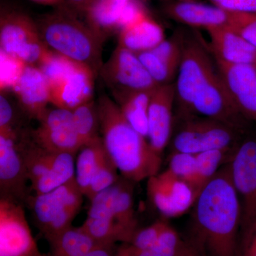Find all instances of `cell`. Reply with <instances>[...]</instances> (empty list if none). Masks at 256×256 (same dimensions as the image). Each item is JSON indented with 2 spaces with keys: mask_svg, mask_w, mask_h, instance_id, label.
Masks as SVG:
<instances>
[{
  "mask_svg": "<svg viewBox=\"0 0 256 256\" xmlns=\"http://www.w3.org/2000/svg\"><path fill=\"white\" fill-rule=\"evenodd\" d=\"M228 163L204 188L194 204L190 244L200 256H236L242 204Z\"/></svg>",
  "mask_w": 256,
  "mask_h": 256,
  "instance_id": "cell-1",
  "label": "cell"
},
{
  "mask_svg": "<svg viewBox=\"0 0 256 256\" xmlns=\"http://www.w3.org/2000/svg\"><path fill=\"white\" fill-rule=\"evenodd\" d=\"M96 104L104 148L121 176L139 182L158 174L162 156L126 120L118 105L106 95Z\"/></svg>",
  "mask_w": 256,
  "mask_h": 256,
  "instance_id": "cell-2",
  "label": "cell"
},
{
  "mask_svg": "<svg viewBox=\"0 0 256 256\" xmlns=\"http://www.w3.org/2000/svg\"><path fill=\"white\" fill-rule=\"evenodd\" d=\"M58 9L36 21L40 36L48 50L82 64L98 76L105 40L78 15L60 4Z\"/></svg>",
  "mask_w": 256,
  "mask_h": 256,
  "instance_id": "cell-3",
  "label": "cell"
},
{
  "mask_svg": "<svg viewBox=\"0 0 256 256\" xmlns=\"http://www.w3.org/2000/svg\"><path fill=\"white\" fill-rule=\"evenodd\" d=\"M82 194L76 178L53 191L28 198L37 227L48 242L72 226Z\"/></svg>",
  "mask_w": 256,
  "mask_h": 256,
  "instance_id": "cell-4",
  "label": "cell"
},
{
  "mask_svg": "<svg viewBox=\"0 0 256 256\" xmlns=\"http://www.w3.org/2000/svg\"><path fill=\"white\" fill-rule=\"evenodd\" d=\"M217 72L207 48L196 40L183 42L182 56L175 86V101L184 118L192 114V105L202 88Z\"/></svg>",
  "mask_w": 256,
  "mask_h": 256,
  "instance_id": "cell-5",
  "label": "cell"
},
{
  "mask_svg": "<svg viewBox=\"0 0 256 256\" xmlns=\"http://www.w3.org/2000/svg\"><path fill=\"white\" fill-rule=\"evenodd\" d=\"M98 75L117 104L133 92L153 90L160 86L152 78L137 54L118 45L102 64Z\"/></svg>",
  "mask_w": 256,
  "mask_h": 256,
  "instance_id": "cell-6",
  "label": "cell"
},
{
  "mask_svg": "<svg viewBox=\"0 0 256 256\" xmlns=\"http://www.w3.org/2000/svg\"><path fill=\"white\" fill-rule=\"evenodd\" d=\"M242 131L208 118H186L173 140V152L198 154L238 146Z\"/></svg>",
  "mask_w": 256,
  "mask_h": 256,
  "instance_id": "cell-7",
  "label": "cell"
},
{
  "mask_svg": "<svg viewBox=\"0 0 256 256\" xmlns=\"http://www.w3.org/2000/svg\"><path fill=\"white\" fill-rule=\"evenodd\" d=\"M48 50L42 41L36 22L20 12H2L0 18V52L37 66Z\"/></svg>",
  "mask_w": 256,
  "mask_h": 256,
  "instance_id": "cell-8",
  "label": "cell"
},
{
  "mask_svg": "<svg viewBox=\"0 0 256 256\" xmlns=\"http://www.w3.org/2000/svg\"><path fill=\"white\" fill-rule=\"evenodd\" d=\"M0 256H47L38 248L22 205L2 196L0 200Z\"/></svg>",
  "mask_w": 256,
  "mask_h": 256,
  "instance_id": "cell-9",
  "label": "cell"
},
{
  "mask_svg": "<svg viewBox=\"0 0 256 256\" xmlns=\"http://www.w3.org/2000/svg\"><path fill=\"white\" fill-rule=\"evenodd\" d=\"M228 166L242 204L240 230L256 216V138L238 143Z\"/></svg>",
  "mask_w": 256,
  "mask_h": 256,
  "instance_id": "cell-10",
  "label": "cell"
},
{
  "mask_svg": "<svg viewBox=\"0 0 256 256\" xmlns=\"http://www.w3.org/2000/svg\"><path fill=\"white\" fill-rule=\"evenodd\" d=\"M146 190L152 203L164 218L184 214L197 198L192 186L168 168L148 178Z\"/></svg>",
  "mask_w": 256,
  "mask_h": 256,
  "instance_id": "cell-11",
  "label": "cell"
},
{
  "mask_svg": "<svg viewBox=\"0 0 256 256\" xmlns=\"http://www.w3.org/2000/svg\"><path fill=\"white\" fill-rule=\"evenodd\" d=\"M38 122L40 126L32 132V139L44 149L76 154L82 148L72 110L56 107L48 109Z\"/></svg>",
  "mask_w": 256,
  "mask_h": 256,
  "instance_id": "cell-12",
  "label": "cell"
},
{
  "mask_svg": "<svg viewBox=\"0 0 256 256\" xmlns=\"http://www.w3.org/2000/svg\"><path fill=\"white\" fill-rule=\"evenodd\" d=\"M28 181L18 134L0 132V188L2 196L18 202L26 198Z\"/></svg>",
  "mask_w": 256,
  "mask_h": 256,
  "instance_id": "cell-13",
  "label": "cell"
},
{
  "mask_svg": "<svg viewBox=\"0 0 256 256\" xmlns=\"http://www.w3.org/2000/svg\"><path fill=\"white\" fill-rule=\"evenodd\" d=\"M229 95L239 112L256 126V64H227L215 60Z\"/></svg>",
  "mask_w": 256,
  "mask_h": 256,
  "instance_id": "cell-14",
  "label": "cell"
},
{
  "mask_svg": "<svg viewBox=\"0 0 256 256\" xmlns=\"http://www.w3.org/2000/svg\"><path fill=\"white\" fill-rule=\"evenodd\" d=\"M174 84L160 85L152 92L148 112V141L162 156L172 132Z\"/></svg>",
  "mask_w": 256,
  "mask_h": 256,
  "instance_id": "cell-15",
  "label": "cell"
},
{
  "mask_svg": "<svg viewBox=\"0 0 256 256\" xmlns=\"http://www.w3.org/2000/svg\"><path fill=\"white\" fill-rule=\"evenodd\" d=\"M164 40L162 28L141 3L122 24L118 45L138 54L154 48Z\"/></svg>",
  "mask_w": 256,
  "mask_h": 256,
  "instance_id": "cell-16",
  "label": "cell"
},
{
  "mask_svg": "<svg viewBox=\"0 0 256 256\" xmlns=\"http://www.w3.org/2000/svg\"><path fill=\"white\" fill-rule=\"evenodd\" d=\"M12 90L31 118L38 121L48 110L50 104V84L36 66L26 65Z\"/></svg>",
  "mask_w": 256,
  "mask_h": 256,
  "instance_id": "cell-17",
  "label": "cell"
},
{
  "mask_svg": "<svg viewBox=\"0 0 256 256\" xmlns=\"http://www.w3.org/2000/svg\"><path fill=\"white\" fill-rule=\"evenodd\" d=\"M96 77L90 68L78 64L65 78L50 88V104L72 111L92 100Z\"/></svg>",
  "mask_w": 256,
  "mask_h": 256,
  "instance_id": "cell-18",
  "label": "cell"
},
{
  "mask_svg": "<svg viewBox=\"0 0 256 256\" xmlns=\"http://www.w3.org/2000/svg\"><path fill=\"white\" fill-rule=\"evenodd\" d=\"M215 60L227 64H256V48L228 26L206 30Z\"/></svg>",
  "mask_w": 256,
  "mask_h": 256,
  "instance_id": "cell-19",
  "label": "cell"
},
{
  "mask_svg": "<svg viewBox=\"0 0 256 256\" xmlns=\"http://www.w3.org/2000/svg\"><path fill=\"white\" fill-rule=\"evenodd\" d=\"M165 12L173 20L192 28L206 30L228 26L230 12L194 1L176 2L168 4Z\"/></svg>",
  "mask_w": 256,
  "mask_h": 256,
  "instance_id": "cell-20",
  "label": "cell"
},
{
  "mask_svg": "<svg viewBox=\"0 0 256 256\" xmlns=\"http://www.w3.org/2000/svg\"><path fill=\"white\" fill-rule=\"evenodd\" d=\"M132 0H92L82 14L86 23L104 40L118 32L124 12Z\"/></svg>",
  "mask_w": 256,
  "mask_h": 256,
  "instance_id": "cell-21",
  "label": "cell"
},
{
  "mask_svg": "<svg viewBox=\"0 0 256 256\" xmlns=\"http://www.w3.org/2000/svg\"><path fill=\"white\" fill-rule=\"evenodd\" d=\"M76 162L75 178L84 196L96 172L108 156L102 138L82 146Z\"/></svg>",
  "mask_w": 256,
  "mask_h": 256,
  "instance_id": "cell-22",
  "label": "cell"
},
{
  "mask_svg": "<svg viewBox=\"0 0 256 256\" xmlns=\"http://www.w3.org/2000/svg\"><path fill=\"white\" fill-rule=\"evenodd\" d=\"M75 154L53 152L52 168L46 176L32 184L35 194H43L75 178Z\"/></svg>",
  "mask_w": 256,
  "mask_h": 256,
  "instance_id": "cell-23",
  "label": "cell"
},
{
  "mask_svg": "<svg viewBox=\"0 0 256 256\" xmlns=\"http://www.w3.org/2000/svg\"><path fill=\"white\" fill-rule=\"evenodd\" d=\"M50 250L47 256H82L97 246V244L82 228L72 226L48 242Z\"/></svg>",
  "mask_w": 256,
  "mask_h": 256,
  "instance_id": "cell-24",
  "label": "cell"
},
{
  "mask_svg": "<svg viewBox=\"0 0 256 256\" xmlns=\"http://www.w3.org/2000/svg\"><path fill=\"white\" fill-rule=\"evenodd\" d=\"M154 90L133 92L118 104L126 120L148 140V112L152 95Z\"/></svg>",
  "mask_w": 256,
  "mask_h": 256,
  "instance_id": "cell-25",
  "label": "cell"
},
{
  "mask_svg": "<svg viewBox=\"0 0 256 256\" xmlns=\"http://www.w3.org/2000/svg\"><path fill=\"white\" fill-rule=\"evenodd\" d=\"M129 180L119 178L114 185L112 212L114 220L132 236L137 228L133 205L132 188Z\"/></svg>",
  "mask_w": 256,
  "mask_h": 256,
  "instance_id": "cell-26",
  "label": "cell"
},
{
  "mask_svg": "<svg viewBox=\"0 0 256 256\" xmlns=\"http://www.w3.org/2000/svg\"><path fill=\"white\" fill-rule=\"evenodd\" d=\"M236 146L229 149L210 150L196 154L197 196L207 184L210 182V180L220 171V166L230 161Z\"/></svg>",
  "mask_w": 256,
  "mask_h": 256,
  "instance_id": "cell-27",
  "label": "cell"
},
{
  "mask_svg": "<svg viewBox=\"0 0 256 256\" xmlns=\"http://www.w3.org/2000/svg\"><path fill=\"white\" fill-rule=\"evenodd\" d=\"M74 127L82 146L100 139V122L97 104L94 100L85 102L72 110Z\"/></svg>",
  "mask_w": 256,
  "mask_h": 256,
  "instance_id": "cell-28",
  "label": "cell"
},
{
  "mask_svg": "<svg viewBox=\"0 0 256 256\" xmlns=\"http://www.w3.org/2000/svg\"><path fill=\"white\" fill-rule=\"evenodd\" d=\"M128 247L130 256H181L191 248L192 245L184 242L169 224L158 240L149 248L136 252L131 250L129 246Z\"/></svg>",
  "mask_w": 256,
  "mask_h": 256,
  "instance_id": "cell-29",
  "label": "cell"
},
{
  "mask_svg": "<svg viewBox=\"0 0 256 256\" xmlns=\"http://www.w3.org/2000/svg\"><path fill=\"white\" fill-rule=\"evenodd\" d=\"M148 73L159 85L171 84L172 79L178 73V67L170 64L152 50L137 54Z\"/></svg>",
  "mask_w": 256,
  "mask_h": 256,
  "instance_id": "cell-30",
  "label": "cell"
},
{
  "mask_svg": "<svg viewBox=\"0 0 256 256\" xmlns=\"http://www.w3.org/2000/svg\"><path fill=\"white\" fill-rule=\"evenodd\" d=\"M168 169L178 178L186 182L196 194L197 164L196 154L173 152Z\"/></svg>",
  "mask_w": 256,
  "mask_h": 256,
  "instance_id": "cell-31",
  "label": "cell"
},
{
  "mask_svg": "<svg viewBox=\"0 0 256 256\" xmlns=\"http://www.w3.org/2000/svg\"><path fill=\"white\" fill-rule=\"evenodd\" d=\"M118 173V170L108 156L92 178L85 196L92 201L96 195L114 186L120 178Z\"/></svg>",
  "mask_w": 256,
  "mask_h": 256,
  "instance_id": "cell-32",
  "label": "cell"
},
{
  "mask_svg": "<svg viewBox=\"0 0 256 256\" xmlns=\"http://www.w3.org/2000/svg\"><path fill=\"white\" fill-rule=\"evenodd\" d=\"M28 64L15 57L0 52V88L1 92L11 89L18 82Z\"/></svg>",
  "mask_w": 256,
  "mask_h": 256,
  "instance_id": "cell-33",
  "label": "cell"
},
{
  "mask_svg": "<svg viewBox=\"0 0 256 256\" xmlns=\"http://www.w3.org/2000/svg\"><path fill=\"white\" fill-rule=\"evenodd\" d=\"M169 225L165 218L156 220L149 226L138 229L128 245L133 252H142L151 247Z\"/></svg>",
  "mask_w": 256,
  "mask_h": 256,
  "instance_id": "cell-34",
  "label": "cell"
},
{
  "mask_svg": "<svg viewBox=\"0 0 256 256\" xmlns=\"http://www.w3.org/2000/svg\"><path fill=\"white\" fill-rule=\"evenodd\" d=\"M256 48V14L230 12L228 26Z\"/></svg>",
  "mask_w": 256,
  "mask_h": 256,
  "instance_id": "cell-35",
  "label": "cell"
},
{
  "mask_svg": "<svg viewBox=\"0 0 256 256\" xmlns=\"http://www.w3.org/2000/svg\"><path fill=\"white\" fill-rule=\"evenodd\" d=\"M236 256H256V216L239 232Z\"/></svg>",
  "mask_w": 256,
  "mask_h": 256,
  "instance_id": "cell-36",
  "label": "cell"
},
{
  "mask_svg": "<svg viewBox=\"0 0 256 256\" xmlns=\"http://www.w3.org/2000/svg\"><path fill=\"white\" fill-rule=\"evenodd\" d=\"M214 5L230 12L256 14V0H210Z\"/></svg>",
  "mask_w": 256,
  "mask_h": 256,
  "instance_id": "cell-37",
  "label": "cell"
},
{
  "mask_svg": "<svg viewBox=\"0 0 256 256\" xmlns=\"http://www.w3.org/2000/svg\"><path fill=\"white\" fill-rule=\"evenodd\" d=\"M14 114L12 106L2 94L0 96V132H12L14 127Z\"/></svg>",
  "mask_w": 256,
  "mask_h": 256,
  "instance_id": "cell-38",
  "label": "cell"
},
{
  "mask_svg": "<svg viewBox=\"0 0 256 256\" xmlns=\"http://www.w3.org/2000/svg\"><path fill=\"white\" fill-rule=\"evenodd\" d=\"M92 0H64L62 5L78 15L82 14Z\"/></svg>",
  "mask_w": 256,
  "mask_h": 256,
  "instance_id": "cell-39",
  "label": "cell"
},
{
  "mask_svg": "<svg viewBox=\"0 0 256 256\" xmlns=\"http://www.w3.org/2000/svg\"><path fill=\"white\" fill-rule=\"evenodd\" d=\"M117 250L114 245H98L82 256H114Z\"/></svg>",
  "mask_w": 256,
  "mask_h": 256,
  "instance_id": "cell-40",
  "label": "cell"
},
{
  "mask_svg": "<svg viewBox=\"0 0 256 256\" xmlns=\"http://www.w3.org/2000/svg\"><path fill=\"white\" fill-rule=\"evenodd\" d=\"M114 256H130L127 244H124L122 246L118 248L117 252Z\"/></svg>",
  "mask_w": 256,
  "mask_h": 256,
  "instance_id": "cell-41",
  "label": "cell"
},
{
  "mask_svg": "<svg viewBox=\"0 0 256 256\" xmlns=\"http://www.w3.org/2000/svg\"><path fill=\"white\" fill-rule=\"evenodd\" d=\"M32 1L44 5H55L62 4L64 0H32Z\"/></svg>",
  "mask_w": 256,
  "mask_h": 256,
  "instance_id": "cell-42",
  "label": "cell"
},
{
  "mask_svg": "<svg viewBox=\"0 0 256 256\" xmlns=\"http://www.w3.org/2000/svg\"><path fill=\"white\" fill-rule=\"evenodd\" d=\"M181 256H200V255L198 254V252H197L196 250L192 247V246L191 248Z\"/></svg>",
  "mask_w": 256,
  "mask_h": 256,
  "instance_id": "cell-43",
  "label": "cell"
},
{
  "mask_svg": "<svg viewBox=\"0 0 256 256\" xmlns=\"http://www.w3.org/2000/svg\"><path fill=\"white\" fill-rule=\"evenodd\" d=\"M178 2H188V1H194V0H176Z\"/></svg>",
  "mask_w": 256,
  "mask_h": 256,
  "instance_id": "cell-44",
  "label": "cell"
}]
</instances>
